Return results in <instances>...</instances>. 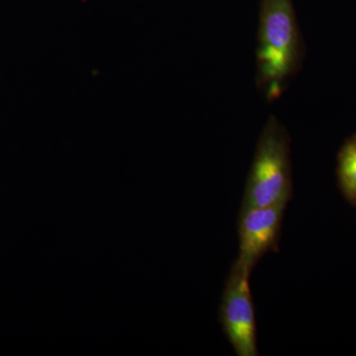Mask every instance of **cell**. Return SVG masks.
Listing matches in <instances>:
<instances>
[{"label": "cell", "instance_id": "cell-1", "mask_svg": "<svg viewBox=\"0 0 356 356\" xmlns=\"http://www.w3.org/2000/svg\"><path fill=\"white\" fill-rule=\"evenodd\" d=\"M301 36L292 0H262L257 44V83L268 97L298 70Z\"/></svg>", "mask_w": 356, "mask_h": 356}, {"label": "cell", "instance_id": "cell-2", "mask_svg": "<svg viewBox=\"0 0 356 356\" xmlns=\"http://www.w3.org/2000/svg\"><path fill=\"white\" fill-rule=\"evenodd\" d=\"M291 193L289 136L277 118L271 116L257 144L242 210L288 202Z\"/></svg>", "mask_w": 356, "mask_h": 356}, {"label": "cell", "instance_id": "cell-3", "mask_svg": "<svg viewBox=\"0 0 356 356\" xmlns=\"http://www.w3.org/2000/svg\"><path fill=\"white\" fill-rule=\"evenodd\" d=\"M250 273L236 259L222 294L221 323L238 356L257 355L254 309L248 281Z\"/></svg>", "mask_w": 356, "mask_h": 356}, {"label": "cell", "instance_id": "cell-4", "mask_svg": "<svg viewBox=\"0 0 356 356\" xmlns=\"http://www.w3.org/2000/svg\"><path fill=\"white\" fill-rule=\"evenodd\" d=\"M286 205L287 202H281L242 210L238 259L250 271L261 257L275 250Z\"/></svg>", "mask_w": 356, "mask_h": 356}, {"label": "cell", "instance_id": "cell-5", "mask_svg": "<svg viewBox=\"0 0 356 356\" xmlns=\"http://www.w3.org/2000/svg\"><path fill=\"white\" fill-rule=\"evenodd\" d=\"M339 177L346 195L356 202V138L348 142L341 151Z\"/></svg>", "mask_w": 356, "mask_h": 356}]
</instances>
